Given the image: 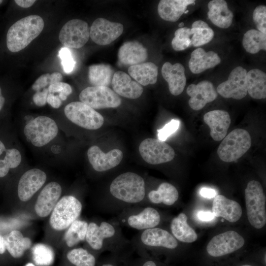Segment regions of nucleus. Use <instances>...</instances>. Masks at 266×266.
I'll list each match as a JSON object with an SVG mask.
<instances>
[{
    "label": "nucleus",
    "instance_id": "obj_1",
    "mask_svg": "<svg viewBox=\"0 0 266 266\" xmlns=\"http://www.w3.org/2000/svg\"><path fill=\"white\" fill-rule=\"evenodd\" d=\"M62 131L53 117L26 115L21 120V137L34 152L54 159L62 157Z\"/></svg>",
    "mask_w": 266,
    "mask_h": 266
},
{
    "label": "nucleus",
    "instance_id": "obj_2",
    "mask_svg": "<svg viewBox=\"0 0 266 266\" xmlns=\"http://www.w3.org/2000/svg\"><path fill=\"white\" fill-rule=\"evenodd\" d=\"M63 115L53 117L61 130L74 126L87 131L97 130L103 125V116L80 101H72L64 108Z\"/></svg>",
    "mask_w": 266,
    "mask_h": 266
},
{
    "label": "nucleus",
    "instance_id": "obj_3",
    "mask_svg": "<svg viewBox=\"0 0 266 266\" xmlns=\"http://www.w3.org/2000/svg\"><path fill=\"white\" fill-rule=\"evenodd\" d=\"M44 26L43 19L37 15H31L18 20L7 31V49L12 53L24 49L39 35Z\"/></svg>",
    "mask_w": 266,
    "mask_h": 266
},
{
    "label": "nucleus",
    "instance_id": "obj_4",
    "mask_svg": "<svg viewBox=\"0 0 266 266\" xmlns=\"http://www.w3.org/2000/svg\"><path fill=\"white\" fill-rule=\"evenodd\" d=\"M109 191L115 198L120 200L129 203H138L145 197L144 180L135 173L125 172L112 181Z\"/></svg>",
    "mask_w": 266,
    "mask_h": 266
},
{
    "label": "nucleus",
    "instance_id": "obj_5",
    "mask_svg": "<svg viewBox=\"0 0 266 266\" xmlns=\"http://www.w3.org/2000/svg\"><path fill=\"white\" fill-rule=\"evenodd\" d=\"M247 218L255 228H262L266 223V197L260 183L249 181L245 189Z\"/></svg>",
    "mask_w": 266,
    "mask_h": 266
},
{
    "label": "nucleus",
    "instance_id": "obj_6",
    "mask_svg": "<svg viewBox=\"0 0 266 266\" xmlns=\"http://www.w3.org/2000/svg\"><path fill=\"white\" fill-rule=\"evenodd\" d=\"M251 138L248 132L236 129L226 136L217 150L220 159L225 162H232L241 157L249 149Z\"/></svg>",
    "mask_w": 266,
    "mask_h": 266
},
{
    "label": "nucleus",
    "instance_id": "obj_7",
    "mask_svg": "<svg viewBox=\"0 0 266 266\" xmlns=\"http://www.w3.org/2000/svg\"><path fill=\"white\" fill-rule=\"evenodd\" d=\"M81 210V203L77 198L73 196H65L53 208L50 218V225L57 231L65 230L76 220Z\"/></svg>",
    "mask_w": 266,
    "mask_h": 266
},
{
    "label": "nucleus",
    "instance_id": "obj_8",
    "mask_svg": "<svg viewBox=\"0 0 266 266\" xmlns=\"http://www.w3.org/2000/svg\"><path fill=\"white\" fill-rule=\"evenodd\" d=\"M81 102L95 109L115 108L120 106L119 96L107 87L90 86L83 89L79 95Z\"/></svg>",
    "mask_w": 266,
    "mask_h": 266
},
{
    "label": "nucleus",
    "instance_id": "obj_9",
    "mask_svg": "<svg viewBox=\"0 0 266 266\" xmlns=\"http://www.w3.org/2000/svg\"><path fill=\"white\" fill-rule=\"evenodd\" d=\"M89 37L90 28L87 23L77 19L67 22L62 28L59 35L60 41L67 48H80Z\"/></svg>",
    "mask_w": 266,
    "mask_h": 266
},
{
    "label": "nucleus",
    "instance_id": "obj_10",
    "mask_svg": "<svg viewBox=\"0 0 266 266\" xmlns=\"http://www.w3.org/2000/svg\"><path fill=\"white\" fill-rule=\"evenodd\" d=\"M139 152L143 160L151 165L170 162L175 156L174 151L170 145L153 138L143 140L139 145Z\"/></svg>",
    "mask_w": 266,
    "mask_h": 266
},
{
    "label": "nucleus",
    "instance_id": "obj_11",
    "mask_svg": "<svg viewBox=\"0 0 266 266\" xmlns=\"http://www.w3.org/2000/svg\"><path fill=\"white\" fill-rule=\"evenodd\" d=\"M244 239L236 232L229 231L214 236L206 246L207 253L213 257L223 256L240 249Z\"/></svg>",
    "mask_w": 266,
    "mask_h": 266
},
{
    "label": "nucleus",
    "instance_id": "obj_12",
    "mask_svg": "<svg viewBox=\"0 0 266 266\" xmlns=\"http://www.w3.org/2000/svg\"><path fill=\"white\" fill-rule=\"evenodd\" d=\"M47 175L44 171L37 167L29 168L21 176L17 185V193L22 201L30 200L44 185Z\"/></svg>",
    "mask_w": 266,
    "mask_h": 266
},
{
    "label": "nucleus",
    "instance_id": "obj_13",
    "mask_svg": "<svg viewBox=\"0 0 266 266\" xmlns=\"http://www.w3.org/2000/svg\"><path fill=\"white\" fill-rule=\"evenodd\" d=\"M246 70L238 66L231 72L227 80L220 84L217 92L225 98L241 100L247 94L245 79Z\"/></svg>",
    "mask_w": 266,
    "mask_h": 266
},
{
    "label": "nucleus",
    "instance_id": "obj_14",
    "mask_svg": "<svg viewBox=\"0 0 266 266\" xmlns=\"http://www.w3.org/2000/svg\"><path fill=\"white\" fill-rule=\"evenodd\" d=\"M123 26L119 23L112 22L103 18L96 19L90 29V36L98 45L110 44L123 32Z\"/></svg>",
    "mask_w": 266,
    "mask_h": 266
},
{
    "label": "nucleus",
    "instance_id": "obj_15",
    "mask_svg": "<svg viewBox=\"0 0 266 266\" xmlns=\"http://www.w3.org/2000/svg\"><path fill=\"white\" fill-rule=\"evenodd\" d=\"M87 155L92 167L98 172L107 171L116 166L123 157V152L120 149H112L104 153L96 145H93L88 148Z\"/></svg>",
    "mask_w": 266,
    "mask_h": 266
},
{
    "label": "nucleus",
    "instance_id": "obj_16",
    "mask_svg": "<svg viewBox=\"0 0 266 266\" xmlns=\"http://www.w3.org/2000/svg\"><path fill=\"white\" fill-rule=\"evenodd\" d=\"M186 92L190 97L189 105L195 110H200L207 103L214 101L218 96L213 84L207 80L200 81L197 84L190 85Z\"/></svg>",
    "mask_w": 266,
    "mask_h": 266
},
{
    "label": "nucleus",
    "instance_id": "obj_17",
    "mask_svg": "<svg viewBox=\"0 0 266 266\" xmlns=\"http://www.w3.org/2000/svg\"><path fill=\"white\" fill-rule=\"evenodd\" d=\"M62 192L61 185L51 181L42 189L37 197L34 209L40 217L47 216L52 211L59 200Z\"/></svg>",
    "mask_w": 266,
    "mask_h": 266
},
{
    "label": "nucleus",
    "instance_id": "obj_18",
    "mask_svg": "<svg viewBox=\"0 0 266 266\" xmlns=\"http://www.w3.org/2000/svg\"><path fill=\"white\" fill-rule=\"evenodd\" d=\"M203 121L210 129V135L215 141L222 140L227 134L231 120L228 112L223 110H214L206 113Z\"/></svg>",
    "mask_w": 266,
    "mask_h": 266
},
{
    "label": "nucleus",
    "instance_id": "obj_19",
    "mask_svg": "<svg viewBox=\"0 0 266 266\" xmlns=\"http://www.w3.org/2000/svg\"><path fill=\"white\" fill-rule=\"evenodd\" d=\"M111 86L117 95L131 99L138 98L143 91L140 84L133 81L128 74L122 71L114 73Z\"/></svg>",
    "mask_w": 266,
    "mask_h": 266
},
{
    "label": "nucleus",
    "instance_id": "obj_20",
    "mask_svg": "<svg viewBox=\"0 0 266 266\" xmlns=\"http://www.w3.org/2000/svg\"><path fill=\"white\" fill-rule=\"evenodd\" d=\"M162 74L168 83L171 94L178 96L183 92L186 84V78L182 65L179 63L172 65L169 62H166L162 66Z\"/></svg>",
    "mask_w": 266,
    "mask_h": 266
},
{
    "label": "nucleus",
    "instance_id": "obj_21",
    "mask_svg": "<svg viewBox=\"0 0 266 266\" xmlns=\"http://www.w3.org/2000/svg\"><path fill=\"white\" fill-rule=\"evenodd\" d=\"M147 57L146 49L141 43L136 41L125 42L118 52L119 61L126 66H132L143 63Z\"/></svg>",
    "mask_w": 266,
    "mask_h": 266
},
{
    "label": "nucleus",
    "instance_id": "obj_22",
    "mask_svg": "<svg viewBox=\"0 0 266 266\" xmlns=\"http://www.w3.org/2000/svg\"><path fill=\"white\" fill-rule=\"evenodd\" d=\"M212 213L215 217H221L232 223L237 221L242 215L240 204L223 195H217L212 202Z\"/></svg>",
    "mask_w": 266,
    "mask_h": 266
},
{
    "label": "nucleus",
    "instance_id": "obj_23",
    "mask_svg": "<svg viewBox=\"0 0 266 266\" xmlns=\"http://www.w3.org/2000/svg\"><path fill=\"white\" fill-rule=\"evenodd\" d=\"M140 239L143 244L152 247H162L173 249L178 246L175 238L167 231L159 228L144 230Z\"/></svg>",
    "mask_w": 266,
    "mask_h": 266
},
{
    "label": "nucleus",
    "instance_id": "obj_24",
    "mask_svg": "<svg viewBox=\"0 0 266 266\" xmlns=\"http://www.w3.org/2000/svg\"><path fill=\"white\" fill-rule=\"evenodd\" d=\"M220 63L221 59L217 53L212 51L206 52L202 48H199L192 52L189 67L192 73L198 74L214 67Z\"/></svg>",
    "mask_w": 266,
    "mask_h": 266
},
{
    "label": "nucleus",
    "instance_id": "obj_25",
    "mask_svg": "<svg viewBox=\"0 0 266 266\" xmlns=\"http://www.w3.org/2000/svg\"><path fill=\"white\" fill-rule=\"evenodd\" d=\"M208 17L215 26L227 29L232 25L233 15L225 0H211L208 3Z\"/></svg>",
    "mask_w": 266,
    "mask_h": 266
},
{
    "label": "nucleus",
    "instance_id": "obj_26",
    "mask_svg": "<svg viewBox=\"0 0 266 266\" xmlns=\"http://www.w3.org/2000/svg\"><path fill=\"white\" fill-rule=\"evenodd\" d=\"M115 230L114 227L106 222H102L99 226L94 222L88 224L86 239L94 249H100L104 239L114 236Z\"/></svg>",
    "mask_w": 266,
    "mask_h": 266
},
{
    "label": "nucleus",
    "instance_id": "obj_27",
    "mask_svg": "<svg viewBox=\"0 0 266 266\" xmlns=\"http://www.w3.org/2000/svg\"><path fill=\"white\" fill-rule=\"evenodd\" d=\"M194 0H162L158 5L160 17L170 22L177 21L186 10L187 6L195 4Z\"/></svg>",
    "mask_w": 266,
    "mask_h": 266
},
{
    "label": "nucleus",
    "instance_id": "obj_28",
    "mask_svg": "<svg viewBox=\"0 0 266 266\" xmlns=\"http://www.w3.org/2000/svg\"><path fill=\"white\" fill-rule=\"evenodd\" d=\"M247 93L254 99L266 97V74L259 69L254 68L247 72L245 79Z\"/></svg>",
    "mask_w": 266,
    "mask_h": 266
},
{
    "label": "nucleus",
    "instance_id": "obj_29",
    "mask_svg": "<svg viewBox=\"0 0 266 266\" xmlns=\"http://www.w3.org/2000/svg\"><path fill=\"white\" fill-rule=\"evenodd\" d=\"M128 72L138 83L147 86L156 83L158 69L155 64L146 62L130 66L128 69Z\"/></svg>",
    "mask_w": 266,
    "mask_h": 266
},
{
    "label": "nucleus",
    "instance_id": "obj_30",
    "mask_svg": "<svg viewBox=\"0 0 266 266\" xmlns=\"http://www.w3.org/2000/svg\"><path fill=\"white\" fill-rule=\"evenodd\" d=\"M161 217L157 210L146 207L136 215H131L128 219L129 225L136 230H147L155 228L160 223Z\"/></svg>",
    "mask_w": 266,
    "mask_h": 266
},
{
    "label": "nucleus",
    "instance_id": "obj_31",
    "mask_svg": "<svg viewBox=\"0 0 266 266\" xmlns=\"http://www.w3.org/2000/svg\"><path fill=\"white\" fill-rule=\"evenodd\" d=\"M5 248L15 258L22 257L32 245L31 239L24 237L18 231H13L3 236Z\"/></svg>",
    "mask_w": 266,
    "mask_h": 266
},
{
    "label": "nucleus",
    "instance_id": "obj_32",
    "mask_svg": "<svg viewBox=\"0 0 266 266\" xmlns=\"http://www.w3.org/2000/svg\"><path fill=\"white\" fill-rule=\"evenodd\" d=\"M170 228L173 236L180 241L191 243L197 239V234L187 223V217L184 213L172 220Z\"/></svg>",
    "mask_w": 266,
    "mask_h": 266
},
{
    "label": "nucleus",
    "instance_id": "obj_33",
    "mask_svg": "<svg viewBox=\"0 0 266 266\" xmlns=\"http://www.w3.org/2000/svg\"><path fill=\"white\" fill-rule=\"evenodd\" d=\"M113 75L114 70L108 65H93L89 67V81L93 86L108 87L111 84Z\"/></svg>",
    "mask_w": 266,
    "mask_h": 266
},
{
    "label": "nucleus",
    "instance_id": "obj_34",
    "mask_svg": "<svg viewBox=\"0 0 266 266\" xmlns=\"http://www.w3.org/2000/svg\"><path fill=\"white\" fill-rule=\"evenodd\" d=\"M178 196L176 188L167 182L161 183L157 190L151 191L148 194V198L151 202L163 203L166 205L173 204L177 200Z\"/></svg>",
    "mask_w": 266,
    "mask_h": 266
},
{
    "label": "nucleus",
    "instance_id": "obj_35",
    "mask_svg": "<svg viewBox=\"0 0 266 266\" xmlns=\"http://www.w3.org/2000/svg\"><path fill=\"white\" fill-rule=\"evenodd\" d=\"M25 161L22 148H8L2 159H0V178L7 175L11 169H15Z\"/></svg>",
    "mask_w": 266,
    "mask_h": 266
},
{
    "label": "nucleus",
    "instance_id": "obj_36",
    "mask_svg": "<svg viewBox=\"0 0 266 266\" xmlns=\"http://www.w3.org/2000/svg\"><path fill=\"white\" fill-rule=\"evenodd\" d=\"M192 45L197 47L209 42L214 37V32L208 24L202 20L195 21L191 29Z\"/></svg>",
    "mask_w": 266,
    "mask_h": 266
},
{
    "label": "nucleus",
    "instance_id": "obj_37",
    "mask_svg": "<svg viewBox=\"0 0 266 266\" xmlns=\"http://www.w3.org/2000/svg\"><path fill=\"white\" fill-rule=\"evenodd\" d=\"M242 45L246 51L251 54L266 51V34L255 29L248 30L243 35Z\"/></svg>",
    "mask_w": 266,
    "mask_h": 266
},
{
    "label": "nucleus",
    "instance_id": "obj_38",
    "mask_svg": "<svg viewBox=\"0 0 266 266\" xmlns=\"http://www.w3.org/2000/svg\"><path fill=\"white\" fill-rule=\"evenodd\" d=\"M88 224L86 221L75 220L65 234V240L68 247H72L86 238Z\"/></svg>",
    "mask_w": 266,
    "mask_h": 266
},
{
    "label": "nucleus",
    "instance_id": "obj_39",
    "mask_svg": "<svg viewBox=\"0 0 266 266\" xmlns=\"http://www.w3.org/2000/svg\"><path fill=\"white\" fill-rule=\"evenodd\" d=\"M32 255L34 263L39 266H49L54 260L52 248L44 244H35L32 248Z\"/></svg>",
    "mask_w": 266,
    "mask_h": 266
},
{
    "label": "nucleus",
    "instance_id": "obj_40",
    "mask_svg": "<svg viewBox=\"0 0 266 266\" xmlns=\"http://www.w3.org/2000/svg\"><path fill=\"white\" fill-rule=\"evenodd\" d=\"M68 261L75 266H95L96 259L94 256L86 250L75 248L67 254Z\"/></svg>",
    "mask_w": 266,
    "mask_h": 266
},
{
    "label": "nucleus",
    "instance_id": "obj_41",
    "mask_svg": "<svg viewBox=\"0 0 266 266\" xmlns=\"http://www.w3.org/2000/svg\"><path fill=\"white\" fill-rule=\"evenodd\" d=\"M191 29L183 27L178 29L174 33L171 45L175 51L183 50L192 45Z\"/></svg>",
    "mask_w": 266,
    "mask_h": 266
},
{
    "label": "nucleus",
    "instance_id": "obj_42",
    "mask_svg": "<svg viewBox=\"0 0 266 266\" xmlns=\"http://www.w3.org/2000/svg\"><path fill=\"white\" fill-rule=\"evenodd\" d=\"M253 19L259 31L266 34V6L259 5L254 9Z\"/></svg>",
    "mask_w": 266,
    "mask_h": 266
},
{
    "label": "nucleus",
    "instance_id": "obj_43",
    "mask_svg": "<svg viewBox=\"0 0 266 266\" xmlns=\"http://www.w3.org/2000/svg\"><path fill=\"white\" fill-rule=\"evenodd\" d=\"M48 89L49 93L58 94V96L62 101L66 100L72 91L70 85L63 82H59L51 84L48 87Z\"/></svg>",
    "mask_w": 266,
    "mask_h": 266
},
{
    "label": "nucleus",
    "instance_id": "obj_44",
    "mask_svg": "<svg viewBox=\"0 0 266 266\" xmlns=\"http://www.w3.org/2000/svg\"><path fill=\"white\" fill-rule=\"evenodd\" d=\"M59 56L61 59L64 71L66 73L71 72L75 66V61L72 56L70 51L68 48H62L59 51Z\"/></svg>",
    "mask_w": 266,
    "mask_h": 266
},
{
    "label": "nucleus",
    "instance_id": "obj_45",
    "mask_svg": "<svg viewBox=\"0 0 266 266\" xmlns=\"http://www.w3.org/2000/svg\"><path fill=\"white\" fill-rule=\"evenodd\" d=\"M180 121L172 119L165 125L162 129L157 130L158 139L165 141L172 134L174 133L179 128Z\"/></svg>",
    "mask_w": 266,
    "mask_h": 266
},
{
    "label": "nucleus",
    "instance_id": "obj_46",
    "mask_svg": "<svg viewBox=\"0 0 266 266\" xmlns=\"http://www.w3.org/2000/svg\"><path fill=\"white\" fill-rule=\"evenodd\" d=\"M50 85V74L47 73L40 76L33 84L32 88L33 91L36 92L48 88Z\"/></svg>",
    "mask_w": 266,
    "mask_h": 266
},
{
    "label": "nucleus",
    "instance_id": "obj_47",
    "mask_svg": "<svg viewBox=\"0 0 266 266\" xmlns=\"http://www.w3.org/2000/svg\"><path fill=\"white\" fill-rule=\"evenodd\" d=\"M49 94L48 88L35 92L33 96V101L35 105L39 107L44 106L47 101V98Z\"/></svg>",
    "mask_w": 266,
    "mask_h": 266
},
{
    "label": "nucleus",
    "instance_id": "obj_48",
    "mask_svg": "<svg viewBox=\"0 0 266 266\" xmlns=\"http://www.w3.org/2000/svg\"><path fill=\"white\" fill-rule=\"evenodd\" d=\"M46 101L54 109L59 108L62 104V101L59 96L53 93H49Z\"/></svg>",
    "mask_w": 266,
    "mask_h": 266
},
{
    "label": "nucleus",
    "instance_id": "obj_49",
    "mask_svg": "<svg viewBox=\"0 0 266 266\" xmlns=\"http://www.w3.org/2000/svg\"><path fill=\"white\" fill-rule=\"evenodd\" d=\"M198 218L203 222H209L213 220L215 216L210 211H200L197 213Z\"/></svg>",
    "mask_w": 266,
    "mask_h": 266
},
{
    "label": "nucleus",
    "instance_id": "obj_50",
    "mask_svg": "<svg viewBox=\"0 0 266 266\" xmlns=\"http://www.w3.org/2000/svg\"><path fill=\"white\" fill-rule=\"evenodd\" d=\"M200 195L205 198L211 199L217 196L216 190L213 189L203 187L200 191Z\"/></svg>",
    "mask_w": 266,
    "mask_h": 266
},
{
    "label": "nucleus",
    "instance_id": "obj_51",
    "mask_svg": "<svg viewBox=\"0 0 266 266\" xmlns=\"http://www.w3.org/2000/svg\"><path fill=\"white\" fill-rule=\"evenodd\" d=\"M35 0H15L14 2L19 6L23 8L31 7Z\"/></svg>",
    "mask_w": 266,
    "mask_h": 266
},
{
    "label": "nucleus",
    "instance_id": "obj_52",
    "mask_svg": "<svg viewBox=\"0 0 266 266\" xmlns=\"http://www.w3.org/2000/svg\"><path fill=\"white\" fill-rule=\"evenodd\" d=\"M50 78L51 84L57 82H61L63 79L62 75L58 72H55L50 74Z\"/></svg>",
    "mask_w": 266,
    "mask_h": 266
},
{
    "label": "nucleus",
    "instance_id": "obj_53",
    "mask_svg": "<svg viewBox=\"0 0 266 266\" xmlns=\"http://www.w3.org/2000/svg\"><path fill=\"white\" fill-rule=\"evenodd\" d=\"M5 98L2 94V88L0 86V112H1L5 105Z\"/></svg>",
    "mask_w": 266,
    "mask_h": 266
},
{
    "label": "nucleus",
    "instance_id": "obj_54",
    "mask_svg": "<svg viewBox=\"0 0 266 266\" xmlns=\"http://www.w3.org/2000/svg\"><path fill=\"white\" fill-rule=\"evenodd\" d=\"M5 249L3 236L0 235V254L4 253Z\"/></svg>",
    "mask_w": 266,
    "mask_h": 266
},
{
    "label": "nucleus",
    "instance_id": "obj_55",
    "mask_svg": "<svg viewBox=\"0 0 266 266\" xmlns=\"http://www.w3.org/2000/svg\"><path fill=\"white\" fill-rule=\"evenodd\" d=\"M7 149L4 143L0 139V157L6 151Z\"/></svg>",
    "mask_w": 266,
    "mask_h": 266
},
{
    "label": "nucleus",
    "instance_id": "obj_56",
    "mask_svg": "<svg viewBox=\"0 0 266 266\" xmlns=\"http://www.w3.org/2000/svg\"><path fill=\"white\" fill-rule=\"evenodd\" d=\"M143 266H157L153 261H148L143 264Z\"/></svg>",
    "mask_w": 266,
    "mask_h": 266
},
{
    "label": "nucleus",
    "instance_id": "obj_57",
    "mask_svg": "<svg viewBox=\"0 0 266 266\" xmlns=\"http://www.w3.org/2000/svg\"><path fill=\"white\" fill-rule=\"evenodd\" d=\"M25 266H35V265L32 263H27Z\"/></svg>",
    "mask_w": 266,
    "mask_h": 266
},
{
    "label": "nucleus",
    "instance_id": "obj_58",
    "mask_svg": "<svg viewBox=\"0 0 266 266\" xmlns=\"http://www.w3.org/2000/svg\"><path fill=\"white\" fill-rule=\"evenodd\" d=\"M184 26V23L183 22H181L178 25V26L180 28H182V27Z\"/></svg>",
    "mask_w": 266,
    "mask_h": 266
},
{
    "label": "nucleus",
    "instance_id": "obj_59",
    "mask_svg": "<svg viewBox=\"0 0 266 266\" xmlns=\"http://www.w3.org/2000/svg\"><path fill=\"white\" fill-rule=\"evenodd\" d=\"M102 266H113L111 264H104Z\"/></svg>",
    "mask_w": 266,
    "mask_h": 266
},
{
    "label": "nucleus",
    "instance_id": "obj_60",
    "mask_svg": "<svg viewBox=\"0 0 266 266\" xmlns=\"http://www.w3.org/2000/svg\"><path fill=\"white\" fill-rule=\"evenodd\" d=\"M241 266H252L250 265H242Z\"/></svg>",
    "mask_w": 266,
    "mask_h": 266
},
{
    "label": "nucleus",
    "instance_id": "obj_61",
    "mask_svg": "<svg viewBox=\"0 0 266 266\" xmlns=\"http://www.w3.org/2000/svg\"><path fill=\"white\" fill-rule=\"evenodd\" d=\"M188 12H189V10H186L184 12V13L186 14V13H187Z\"/></svg>",
    "mask_w": 266,
    "mask_h": 266
},
{
    "label": "nucleus",
    "instance_id": "obj_62",
    "mask_svg": "<svg viewBox=\"0 0 266 266\" xmlns=\"http://www.w3.org/2000/svg\"><path fill=\"white\" fill-rule=\"evenodd\" d=\"M2 2H3V0H0V4L1 3H2Z\"/></svg>",
    "mask_w": 266,
    "mask_h": 266
}]
</instances>
